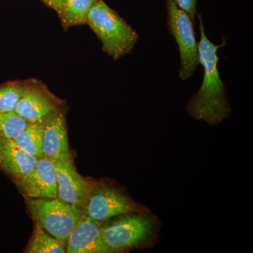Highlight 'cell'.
Wrapping results in <instances>:
<instances>
[{"label":"cell","instance_id":"cell-12","mask_svg":"<svg viewBox=\"0 0 253 253\" xmlns=\"http://www.w3.org/2000/svg\"><path fill=\"white\" fill-rule=\"evenodd\" d=\"M103 222L84 214L68 237L66 253H109L101 236Z\"/></svg>","mask_w":253,"mask_h":253},{"label":"cell","instance_id":"cell-18","mask_svg":"<svg viewBox=\"0 0 253 253\" xmlns=\"http://www.w3.org/2000/svg\"><path fill=\"white\" fill-rule=\"evenodd\" d=\"M174 1L180 9L189 15L193 22L196 23L195 18L197 14L196 4H197L198 0H174Z\"/></svg>","mask_w":253,"mask_h":253},{"label":"cell","instance_id":"cell-6","mask_svg":"<svg viewBox=\"0 0 253 253\" xmlns=\"http://www.w3.org/2000/svg\"><path fill=\"white\" fill-rule=\"evenodd\" d=\"M83 211L86 216L99 221H105L124 213L148 212L121 190L103 180L94 181Z\"/></svg>","mask_w":253,"mask_h":253},{"label":"cell","instance_id":"cell-13","mask_svg":"<svg viewBox=\"0 0 253 253\" xmlns=\"http://www.w3.org/2000/svg\"><path fill=\"white\" fill-rule=\"evenodd\" d=\"M99 0H65L59 15L65 31L74 26L86 24V16L91 8Z\"/></svg>","mask_w":253,"mask_h":253},{"label":"cell","instance_id":"cell-11","mask_svg":"<svg viewBox=\"0 0 253 253\" xmlns=\"http://www.w3.org/2000/svg\"><path fill=\"white\" fill-rule=\"evenodd\" d=\"M38 160L21 149L13 139L0 138V170L15 184L31 174Z\"/></svg>","mask_w":253,"mask_h":253},{"label":"cell","instance_id":"cell-8","mask_svg":"<svg viewBox=\"0 0 253 253\" xmlns=\"http://www.w3.org/2000/svg\"><path fill=\"white\" fill-rule=\"evenodd\" d=\"M57 172V197L84 209L95 180L78 172L72 161L55 160Z\"/></svg>","mask_w":253,"mask_h":253},{"label":"cell","instance_id":"cell-17","mask_svg":"<svg viewBox=\"0 0 253 253\" xmlns=\"http://www.w3.org/2000/svg\"><path fill=\"white\" fill-rule=\"evenodd\" d=\"M30 122L16 111H0V138L13 139Z\"/></svg>","mask_w":253,"mask_h":253},{"label":"cell","instance_id":"cell-3","mask_svg":"<svg viewBox=\"0 0 253 253\" xmlns=\"http://www.w3.org/2000/svg\"><path fill=\"white\" fill-rule=\"evenodd\" d=\"M148 212L124 213L103 222L101 236L109 253L144 247L154 239L155 221Z\"/></svg>","mask_w":253,"mask_h":253},{"label":"cell","instance_id":"cell-15","mask_svg":"<svg viewBox=\"0 0 253 253\" xmlns=\"http://www.w3.org/2000/svg\"><path fill=\"white\" fill-rule=\"evenodd\" d=\"M43 123L42 121L30 123L18 132L13 140L21 149L40 158L43 156Z\"/></svg>","mask_w":253,"mask_h":253},{"label":"cell","instance_id":"cell-14","mask_svg":"<svg viewBox=\"0 0 253 253\" xmlns=\"http://www.w3.org/2000/svg\"><path fill=\"white\" fill-rule=\"evenodd\" d=\"M66 241L56 239L46 232L38 223L35 222L34 230L26 253H66Z\"/></svg>","mask_w":253,"mask_h":253},{"label":"cell","instance_id":"cell-2","mask_svg":"<svg viewBox=\"0 0 253 253\" xmlns=\"http://www.w3.org/2000/svg\"><path fill=\"white\" fill-rule=\"evenodd\" d=\"M86 24L102 44V51L114 61L130 54L139 35L116 11L99 0L89 10Z\"/></svg>","mask_w":253,"mask_h":253},{"label":"cell","instance_id":"cell-4","mask_svg":"<svg viewBox=\"0 0 253 253\" xmlns=\"http://www.w3.org/2000/svg\"><path fill=\"white\" fill-rule=\"evenodd\" d=\"M30 215L56 239L66 241L84 215L83 208L59 198L24 197Z\"/></svg>","mask_w":253,"mask_h":253},{"label":"cell","instance_id":"cell-1","mask_svg":"<svg viewBox=\"0 0 253 253\" xmlns=\"http://www.w3.org/2000/svg\"><path fill=\"white\" fill-rule=\"evenodd\" d=\"M201 41L198 43L200 64L204 69V80L199 91L188 101L186 111L191 117L210 126H217L231 116L232 110L226 95V86L219 76L217 51L225 45L213 44L205 32L204 23L199 15Z\"/></svg>","mask_w":253,"mask_h":253},{"label":"cell","instance_id":"cell-19","mask_svg":"<svg viewBox=\"0 0 253 253\" xmlns=\"http://www.w3.org/2000/svg\"><path fill=\"white\" fill-rule=\"evenodd\" d=\"M43 2L54 9L58 15L61 14V11H62L63 4H64L65 0H42Z\"/></svg>","mask_w":253,"mask_h":253},{"label":"cell","instance_id":"cell-5","mask_svg":"<svg viewBox=\"0 0 253 253\" xmlns=\"http://www.w3.org/2000/svg\"><path fill=\"white\" fill-rule=\"evenodd\" d=\"M166 1L168 29L175 39L180 54L179 78L182 81H186L194 75L200 64L198 42L195 37V23L174 0Z\"/></svg>","mask_w":253,"mask_h":253},{"label":"cell","instance_id":"cell-7","mask_svg":"<svg viewBox=\"0 0 253 253\" xmlns=\"http://www.w3.org/2000/svg\"><path fill=\"white\" fill-rule=\"evenodd\" d=\"M23 83L22 95L15 111L28 122L42 121L50 115L65 109L64 100L51 92L42 82L29 79Z\"/></svg>","mask_w":253,"mask_h":253},{"label":"cell","instance_id":"cell-9","mask_svg":"<svg viewBox=\"0 0 253 253\" xmlns=\"http://www.w3.org/2000/svg\"><path fill=\"white\" fill-rule=\"evenodd\" d=\"M24 197L57 198V172L55 160L42 156L26 179L16 183Z\"/></svg>","mask_w":253,"mask_h":253},{"label":"cell","instance_id":"cell-16","mask_svg":"<svg viewBox=\"0 0 253 253\" xmlns=\"http://www.w3.org/2000/svg\"><path fill=\"white\" fill-rule=\"evenodd\" d=\"M23 81H9L0 84V111H14L22 95Z\"/></svg>","mask_w":253,"mask_h":253},{"label":"cell","instance_id":"cell-10","mask_svg":"<svg viewBox=\"0 0 253 253\" xmlns=\"http://www.w3.org/2000/svg\"><path fill=\"white\" fill-rule=\"evenodd\" d=\"M42 122L43 156L73 162L68 142L65 109L50 115Z\"/></svg>","mask_w":253,"mask_h":253}]
</instances>
